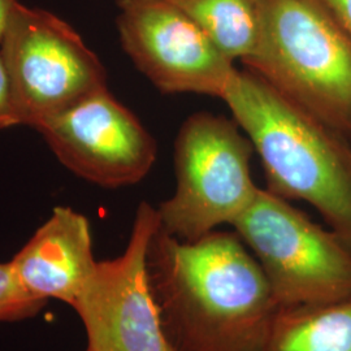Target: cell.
<instances>
[{"mask_svg":"<svg viewBox=\"0 0 351 351\" xmlns=\"http://www.w3.org/2000/svg\"><path fill=\"white\" fill-rule=\"evenodd\" d=\"M160 228L158 208L142 202L125 251L97 262L73 310L88 335V351H175L151 289L147 252Z\"/></svg>","mask_w":351,"mask_h":351,"instance_id":"cell-7","label":"cell"},{"mask_svg":"<svg viewBox=\"0 0 351 351\" xmlns=\"http://www.w3.org/2000/svg\"><path fill=\"white\" fill-rule=\"evenodd\" d=\"M239 124L197 112L180 128L175 143L176 190L159 208L160 229L193 242L216 226L233 224L259 188L251 177L254 147Z\"/></svg>","mask_w":351,"mask_h":351,"instance_id":"cell-4","label":"cell"},{"mask_svg":"<svg viewBox=\"0 0 351 351\" xmlns=\"http://www.w3.org/2000/svg\"><path fill=\"white\" fill-rule=\"evenodd\" d=\"M21 125L37 129L107 88L106 69L73 26L19 4L0 45Z\"/></svg>","mask_w":351,"mask_h":351,"instance_id":"cell-6","label":"cell"},{"mask_svg":"<svg viewBox=\"0 0 351 351\" xmlns=\"http://www.w3.org/2000/svg\"><path fill=\"white\" fill-rule=\"evenodd\" d=\"M16 125H21L20 116L14 101L11 78L0 52V130Z\"/></svg>","mask_w":351,"mask_h":351,"instance_id":"cell-14","label":"cell"},{"mask_svg":"<svg viewBox=\"0 0 351 351\" xmlns=\"http://www.w3.org/2000/svg\"><path fill=\"white\" fill-rule=\"evenodd\" d=\"M261 38L243 64L351 137V36L324 0H259Z\"/></svg>","mask_w":351,"mask_h":351,"instance_id":"cell-3","label":"cell"},{"mask_svg":"<svg viewBox=\"0 0 351 351\" xmlns=\"http://www.w3.org/2000/svg\"><path fill=\"white\" fill-rule=\"evenodd\" d=\"M19 4V0H0V45L5 37V33L12 21L13 13Z\"/></svg>","mask_w":351,"mask_h":351,"instance_id":"cell-16","label":"cell"},{"mask_svg":"<svg viewBox=\"0 0 351 351\" xmlns=\"http://www.w3.org/2000/svg\"><path fill=\"white\" fill-rule=\"evenodd\" d=\"M265 351H351V297L280 308Z\"/></svg>","mask_w":351,"mask_h":351,"instance_id":"cell-11","label":"cell"},{"mask_svg":"<svg viewBox=\"0 0 351 351\" xmlns=\"http://www.w3.org/2000/svg\"><path fill=\"white\" fill-rule=\"evenodd\" d=\"M223 101L261 156L268 191L307 202L351 249V150L345 137L249 69Z\"/></svg>","mask_w":351,"mask_h":351,"instance_id":"cell-2","label":"cell"},{"mask_svg":"<svg viewBox=\"0 0 351 351\" xmlns=\"http://www.w3.org/2000/svg\"><path fill=\"white\" fill-rule=\"evenodd\" d=\"M97 262L88 219L69 207H56L10 264L27 294L73 307Z\"/></svg>","mask_w":351,"mask_h":351,"instance_id":"cell-10","label":"cell"},{"mask_svg":"<svg viewBox=\"0 0 351 351\" xmlns=\"http://www.w3.org/2000/svg\"><path fill=\"white\" fill-rule=\"evenodd\" d=\"M232 226L252 251L280 308L351 297V249L287 199L259 188Z\"/></svg>","mask_w":351,"mask_h":351,"instance_id":"cell-5","label":"cell"},{"mask_svg":"<svg viewBox=\"0 0 351 351\" xmlns=\"http://www.w3.org/2000/svg\"><path fill=\"white\" fill-rule=\"evenodd\" d=\"M46 303L26 293L14 276L10 262L0 263V323L32 319L43 310Z\"/></svg>","mask_w":351,"mask_h":351,"instance_id":"cell-13","label":"cell"},{"mask_svg":"<svg viewBox=\"0 0 351 351\" xmlns=\"http://www.w3.org/2000/svg\"><path fill=\"white\" fill-rule=\"evenodd\" d=\"M123 49L165 94L226 97L236 69L199 26L167 0H117Z\"/></svg>","mask_w":351,"mask_h":351,"instance_id":"cell-8","label":"cell"},{"mask_svg":"<svg viewBox=\"0 0 351 351\" xmlns=\"http://www.w3.org/2000/svg\"><path fill=\"white\" fill-rule=\"evenodd\" d=\"M339 24L351 36V0H324Z\"/></svg>","mask_w":351,"mask_h":351,"instance_id":"cell-15","label":"cell"},{"mask_svg":"<svg viewBox=\"0 0 351 351\" xmlns=\"http://www.w3.org/2000/svg\"><path fill=\"white\" fill-rule=\"evenodd\" d=\"M71 172L103 188L134 185L156 160V142L108 88L36 129Z\"/></svg>","mask_w":351,"mask_h":351,"instance_id":"cell-9","label":"cell"},{"mask_svg":"<svg viewBox=\"0 0 351 351\" xmlns=\"http://www.w3.org/2000/svg\"><path fill=\"white\" fill-rule=\"evenodd\" d=\"M147 271L173 350L265 351L280 307L237 233L186 242L159 228Z\"/></svg>","mask_w":351,"mask_h":351,"instance_id":"cell-1","label":"cell"},{"mask_svg":"<svg viewBox=\"0 0 351 351\" xmlns=\"http://www.w3.org/2000/svg\"><path fill=\"white\" fill-rule=\"evenodd\" d=\"M233 62L249 59L261 38L259 0H167Z\"/></svg>","mask_w":351,"mask_h":351,"instance_id":"cell-12","label":"cell"}]
</instances>
